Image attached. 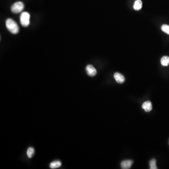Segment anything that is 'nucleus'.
Returning <instances> with one entry per match:
<instances>
[{
    "mask_svg": "<svg viewBox=\"0 0 169 169\" xmlns=\"http://www.w3.org/2000/svg\"><path fill=\"white\" fill-rule=\"evenodd\" d=\"M142 3L141 0H136L134 3L133 9L135 11H139L142 8Z\"/></svg>",
    "mask_w": 169,
    "mask_h": 169,
    "instance_id": "9",
    "label": "nucleus"
},
{
    "mask_svg": "<svg viewBox=\"0 0 169 169\" xmlns=\"http://www.w3.org/2000/svg\"><path fill=\"white\" fill-rule=\"evenodd\" d=\"M30 15L27 12L22 13L20 17V22L23 27H27L29 26Z\"/></svg>",
    "mask_w": 169,
    "mask_h": 169,
    "instance_id": "2",
    "label": "nucleus"
},
{
    "mask_svg": "<svg viewBox=\"0 0 169 169\" xmlns=\"http://www.w3.org/2000/svg\"><path fill=\"white\" fill-rule=\"evenodd\" d=\"M6 26L11 34H16L19 31V28L17 23L12 19L9 18L6 21Z\"/></svg>",
    "mask_w": 169,
    "mask_h": 169,
    "instance_id": "1",
    "label": "nucleus"
},
{
    "mask_svg": "<svg viewBox=\"0 0 169 169\" xmlns=\"http://www.w3.org/2000/svg\"><path fill=\"white\" fill-rule=\"evenodd\" d=\"M24 4L21 1H18L14 3L11 7V11L13 13H19L24 9Z\"/></svg>",
    "mask_w": 169,
    "mask_h": 169,
    "instance_id": "3",
    "label": "nucleus"
},
{
    "mask_svg": "<svg viewBox=\"0 0 169 169\" xmlns=\"http://www.w3.org/2000/svg\"><path fill=\"white\" fill-rule=\"evenodd\" d=\"M114 79L118 83L122 84L125 82V79L123 75L119 73H116L114 75Z\"/></svg>",
    "mask_w": 169,
    "mask_h": 169,
    "instance_id": "6",
    "label": "nucleus"
},
{
    "mask_svg": "<svg viewBox=\"0 0 169 169\" xmlns=\"http://www.w3.org/2000/svg\"><path fill=\"white\" fill-rule=\"evenodd\" d=\"M86 71L87 75L90 77H94L96 75V70L92 65H88L86 67Z\"/></svg>",
    "mask_w": 169,
    "mask_h": 169,
    "instance_id": "4",
    "label": "nucleus"
},
{
    "mask_svg": "<svg viewBox=\"0 0 169 169\" xmlns=\"http://www.w3.org/2000/svg\"><path fill=\"white\" fill-rule=\"evenodd\" d=\"M62 165V162L60 161H55L50 164V167L51 169H56Z\"/></svg>",
    "mask_w": 169,
    "mask_h": 169,
    "instance_id": "8",
    "label": "nucleus"
},
{
    "mask_svg": "<svg viewBox=\"0 0 169 169\" xmlns=\"http://www.w3.org/2000/svg\"><path fill=\"white\" fill-rule=\"evenodd\" d=\"M156 160L154 159H152L149 162V166H150V169H157V166L156 165Z\"/></svg>",
    "mask_w": 169,
    "mask_h": 169,
    "instance_id": "12",
    "label": "nucleus"
},
{
    "mask_svg": "<svg viewBox=\"0 0 169 169\" xmlns=\"http://www.w3.org/2000/svg\"><path fill=\"white\" fill-rule=\"evenodd\" d=\"M34 148L32 147H30L28 148L27 150V155L28 158H32L34 156Z\"/></svg>",
    "mask_w": 169,
    "mask_h": 169,
    "instance_id": "11",
    "label": "nucleus"
},
{
    "mask_svg": "<svg viewBox=\"0 0 169 169\" xmlns=\"http://www.w3.org/2000/svg\"><path fill=\"white\" fill-rule=\"evenodd\" d=\"M142 109H143L146 112H149L152 110V105L150 101H146L142 104Z\"/></svg>",
    "mask_w": 169,
    "mask_h": 169,
    "instance_id": "7",
    "label": "nucleus"
},
{
    "mask_svg": "<svg viewBox=\"0 0 169 169\" xmlns=\"http://www.w3.org/2000/svg\"><path fill=\"white\" fill-rule=\"evenodd\" d=\"M161 65L164 66H167L169 65V57L164 56L161 59Z\"/></svg>",
    "mask_w": 169,
    "mask_h": 169,
    "instance_id": "10",
    "label": "nucleus"
},
{
    "mask_svg": "<svg viewBox=\"0 0 169 169\" xmlns=\"http://www.w3.org/2000/svg\"><path fill=\"white\" fill-rule=\"evenodd\" d=\"M161 30H162V32L169 35V25L166 24H163L161 26Z\"/></svg>",
    "mask_w": 169,
    "mask_h": 169,
    "instance_id": "13",
    "label": "nucleus"
},
{
    "mask_svg": "<svg viewBox=\"0 0 169 169\" xmlns=\"http://www.w3.org/2000/svg\"><path fill=\"white\" fill-rule=\"evenodd\" d=\"M133 164V161L131 160H126L122 161L121 163V168L123 169H130Z\"/></svg>",
    "mask_w": 169,
    "mask_h": 169,
    "instance_id": "5",
    "label": "nucleus"
}]
</instances>
